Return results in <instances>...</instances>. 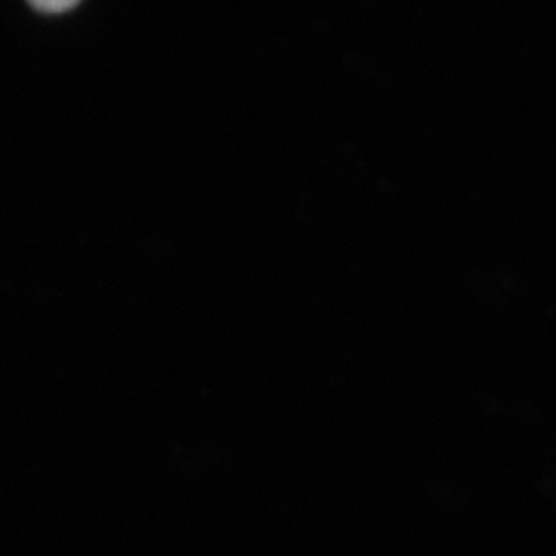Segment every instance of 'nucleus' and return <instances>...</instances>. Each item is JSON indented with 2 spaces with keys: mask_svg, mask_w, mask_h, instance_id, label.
I'll return each instance as SVG.
<instances>
[{
  "mask_svg": "<svg viewBox=\"0 0 556 556\" xmlns=\"http://www.w3.org/2000/svg\"><path fill=\"white\" fill-rule=\"evenodd\" d=\"M35 10L43 13H63V11L73 10L79 0H27Z\"/></svg>",
  "mask_w": 556,
  "mask_h": 556,
  "instance_id": "1",
  "label": "nucleus"
}]
</instances>
